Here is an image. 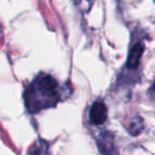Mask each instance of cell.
Returning a JSON list of instances; mask_svg holds the SVG:
<instances>
[{"instance_id": "obj_1", "label": "cell", "mask_w": 155, "mask_h": 155, "mask_svg": "<svg viewBox=\"0 0 155 155\" xmlns=\"http://www.w3.org/2000/svg\"><path fill=\"white\" fill-rule=\"evenodd\" d=\"M58 83L49 74H39L34 79L25 94L26 107L30 113L54 106L60 101Z\"/></svg>"}, {"instance_id": "obj_2", "label": "cell", "mask_w": 155, "mask_h": 155, "mask_svg": "<svg viewBox=\"0 0 155 155\" xmlns=\"http://www.w3.org/2000/svg\"><path fill=\"white\" fill-rule=\"evenodd\" d=\"M89 119L94 124H103L107 119V108L102 102H95L89 110Z\"/></svg>"}, {"instance_id": "obj_3", "label": "cell", "mask_w": 155, "mask_h": 155, "mask_svg": "<svg viewBox=\"0 0 155 155\" xmlns=\"http://www.w3.org/2000/svg\"><path fill=\"white\" fill-rule=\"evenodd\" d=\"M143 51H144V45L142 41H138L135 45L132 46L129 51V55H127V68L136 69L139 66V63L142 58Z\"/></svg>"}, {"instance_id": "obj_4", "label": "cell", "mask_w": 155, "mask_h": 155, "mask_svg": "<svg viewBox=\"0 0 155 155\" xmlns=\"http://www.w3.org/2000/svg\"><path fill=\"white\" fill-rule=\"evenodd\" d=\"M98 146L103 155H116L112 140H108L107 142V138H105V135H102V138L98 142Z\"/></svg>"}, {"instance_id": "obj_5", "label": "cell", "mask_w": 155, "mask_h": 155, "mask_svg": "<svg viewBox=\"0 0 155 155\" xmlns=\"http://www.w3.org/2000/svg\"><path fill=\"white\" fill-rule=\"evenodd\" d=\"M142 127H143L142 121L140 120L139 118H135L134 120H132L129 122L127 130H129V132L132 134V135H137V134L140 133V131L142 130Z\"/></svg>"}, {"instance_id": "obj_6", "label": "cell", "mask_w": 155, "mask_h": 155, "mask_svg": "<svg viewBox=\"0 0 155 155\" xmlns=\"http://www.w3.org/2000/svg\"><path fill=\"white\" fill-rule=\"evenodd\" d=\"M149 96H150V98L153 100V101H155V81L153 82L152 86L150 87V91H149Z\"/></svg>"}, {"instance_id": "obj_7", "label": "cell", "mask_w": 155, "mask_h": 155, "mask_svg": "<svg viewBox=\"0 0 155 155\" xmlns=\"http://www.w3.org/2000/svg\"><path fill=\"white\" fill-rule=\"evenodd\" d=\"M74 1H75V2H80L81 0H74Z\"/></svg>"}]
</instances>
